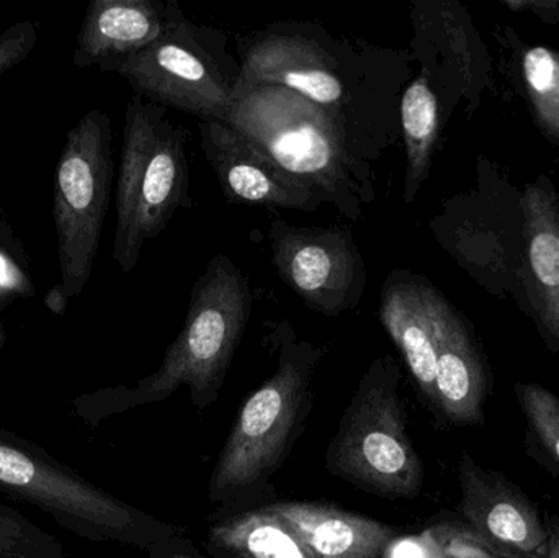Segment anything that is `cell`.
Segmentation results:
<instances>
[{"mask_svg": "<svg viewBox=\"0 0 559 558\" xmlns=\"http://www.w3.org/2000/svg\"><path fill=\"white\" fill-rule=\"evenodd\" d=\"M200 144L231 203L314 213L324 203L318 193L289 176L267 154L219 121H199Z\"/></svg>", "mask_w": 559, "mask_h": 558, "instance_id": "cell-14", "label": "cell"}, {"mask_svg": "<svg viewBox=\"0 0 559 558\" xmlns=\"http://www.w3.org/2000/svg\"><path fill=\"white\" fill-rule=\"evenodd\" d=\"M429 531L447 558H511L486 544L466 524L440 523Z\"/></svg>", "mask_w": 559, "mask_h": 558, "instance_id": "cell-25", "label": "cell"}, {"mask_svg": "<svg viewBox=\"0 0 559 558\" xmlns=\"http://www.w3.org/2000/svg\"><path fill=\"white\" fill-rule=\"evenodd\" d=\"M525 95L540 130L559 143V52L547 46H527L521 55Z\"/></svg>", "mask_w": 559, "mask_h": 558, "instance_id": "cell-22", "label": "cell"}, {"mask_svg": "<svg viewBox=\"0 0 559 558\" xmlns=\"http://www.w3.org/2000/svg\"><path fill=\"white\" fill-rule=\"evenodd\" d=\"M241 84L282 85L311 102L350 153L377 163L401 138L400 105L414 78L409 49L335 36L318 22L286 20L236 35Z\"/></svg>", "mask_w": 559, "mask_h": 558, "instance_id": "cell-1", "label": "cell"}, {"mask_svg": "<svg viewBox=\"0 0 559 558\" xmlns=\"http://www.w3.org/2000/svg\"><path fill=\"white\" fill-rule=\"evenodd\" d=\"M409 16L414 33L407 49L436 88L447 118L460 100L475 111L491 84V64L465 7L455 0H413Z\"/></svg>", "mask_w": 559, "mask_h": 558, "instance_id": "cell-12", "label": "cell"}, {"mask_svg": "<svg viewBox=\"0 0 559 558\" xmlns=\"http://www.w3.org/2000/svg\"><path fill=\"white\" fill-rule=\"evenodd\" d=\"M515 399L524 415L535 458L559 477V396L540 383L519 382Z\"/></svg>", "mask_w": 559, "mask_h": 558, "instance_id": "cell-23", "label": "cell"}, {"mask_svg": "<svg viewBox=\"0 0 559 558\" xmlns=\"http://www.w3.org/2000/svg\"><path fill=\"white\" fill-rule=\"evenodd\" d=\"M182 12L179 3L164 0H94L85 10L72 62L105 71L157 41Z\"/></svg>", "mask_w": 559, "mask_h": 558, "instance_id": "cell-17", "label": "cell"}, {"mask_svg": "<svg viewBox=\"0 0 559 558\" xmlns=\"http://www.w3.org/2000/svg\"><path fill=\"white\" fill-rule=\"evenodd\" d=\"M0 558H72L64 544L23 517L0 504Z\"/></svg>", "mask_w": 559, "mask_h": 558, "instance_id": "cell-24", "label": "cell"}, {"mask_svg": "<svg viewBox=\"0 0 559 558\" xmlns=\"http://www.w3.org/2000/svg\"><path fill=\"white\" fill-rule=\"evenodd\" d=\"M298 534L314 558H383L396 530L337 507L311 501L264 504Z\"/></svg>", "mask_w": 559, "mask_h": 558, "instance_id": "cell-19", "label": "cell"}, {"mask_svg": "<svg viewBox=\"0 0 559 558\" xmlns=\"http://www.w3.org/2000/svg\"><path fill=\"white\" fill-rule=\"evenodd\" d=\"M524 213L522 285L525 311L559 353V199L554 182L540 177L521 193Z\"/></svg>", "mask_w": 559, "mask_h": 558, "instance_id": "cell-16", "label": "cell"}, {"mask_svg": "<svg viewBox=\"0 0 559 558\" xmlns=\"http://www.w3.org/2000/svg\"><path fill=\"white\" fill-rule=\"evenodd\" d=\"M69 298L71 297H69L68 292H66V288L62 287L61 284L55 285V287L46 294L45 307L48 308L49 311H52V313L62 317L66 310H68Z\"/></svg>", "mask_w": 559, "mask_h": 558, "instance_id": "cell-31", "label": "cell"}, {"mask_svg": "<svg viewBox=\"0 0 559 558\" xmlns=\"http://www.w3.org/2000/svg\"><path fill=\"white\" fill-rule=\"evenodd\" d=\"M3 340H5V334H3L2 327H0V346H2Z\"/></svg>", "mask_w": 559, "mask_h": 558, "instance_id": "cell-33", "label": "cell"}, {"mask_svg": "<svg viewBox=\"0 0 559 558\" xmlns=\"http://www.w3.org/2000/svg\"><path fill=\"white\" fill-rule=\"evenodd\" d=\"M225 124L350 222L377 200L373 164L357 159L328 117L289 88L239 87Z\"/></svg>", "mask_w": 559, "mask_h": 558, "instance_id": "cell-3", "label": "cell"}, {"mask_svg": "<svg viewBox=\"0 0 559 558\" xmlns=\"http://www.w3.org/2000/svg\"><path fill=\"white\" fill-rule=\"evenodd\" d=\"M114 176L110 117L95 108L66 136L52 186L61 285L71 298L91 281Z\"/></svg>", "mask_w": 559, "mask_h": 558, "instance_id": "cell-9", "label": "cell"}, {"mask_svg": "<svg viewBox=\"0 0 559 558\" xmlns=\"http://www.w3.org/2000/svg\"><path fill=\"white\" fill-rule=\"evenodd\" d=\"M383 558H447L429 530L419 536L396 537Z\"/></svg>", "mask_w": 559, "mask_h": 558, "instance_id": "cell-28", "label": "cell"}, {"mask_svg": "<svg viewBox=\"0 0 559 558\" xmlns=\"http://www.w3.org/2000/svg\"><path fill=\"white\" fill-rule=\"evenodd\" d=\"M442 292L424 275L396 269L380 292V317L420 395L436 409L439 304Z\"/></svg>", "mask_w": 559, "mask_h": 558, "instance_id": "cell-15", "label": "cell"}, {"mask_svg": "<svg viewBox=\"0 0 559 558\" xmlns=\"http://www.w3.org/2000/svg\"><path fill=\"white\" fill-rule=\"evenodd\" d=\"M205 547L216 558H314L289 524L264 507L216 521Z\"/></svg>", "mask_w": 559, "mask_h": 558, "instance_id": "cell-21", "label": "cell"}, {"mask_svg": "<svg viewBox=\"0 0 559 558\" xmlns=\"http://www.w3.org/2000/svg\"><path fill=\"white\" fill-rule=\"evenodd\" d=\"M35 287L23 262L16 261L10 249L0 246V308L15 298L33 297Z\"/></svg>", "mask_w": 559, "mask_h": 558, "instance_id": "cell-27", "label": "cell"}, {"mask_svg": "<svg viewBox=\"0 0 559 558\" xmlns=\"http://www.w3.org/2000/svg\"><path fill=\"white\" fill-rule=\"evenodd\" d=\"M277 369L249 396L210 478L213 504L238 503L261 494L288 458L312 406V380L325 351L275 324Z\"/></svg>", "mask_w": 559, "mask_h": 558, "instance_id": "cell-4", "label": "cell"}, {"mask_svg": "<svg viewBox=\"0 0 559 558\" xmlns=\"http://www.w3.org/2000/svg\"><path fill=\"white\" fill-rule=\"evenodd\" d=\"M504 183L489 180L478 189L453 195L430 219L436 241L479 285L501 295L508 292L525 307L522 285L524 213L506 210Z\"/></svg>", "mask_w": 559, "mask_h": 558, "instance_id": "cell-10", "label": "cell"}, {"mask_svg": "<svg viewBox=\"0 0 559 558\" xmlns=\"http://www.w3.org/2000/svg\"><path fill=\"white\" fill-rule=\"evenodd\" d=\"M445 110L426 72L417 71L401 95V138L406 151L403 200L411 205L429 179L433 154L447 123Z\"/></svg>", "mask_w": 559, "mask_h": 558, "instance_id": "cell-20", "label": "cell"}, {"mask_svg": "<svg viewBox=\"0 0 559 558\" xmlns=\"http://www.w3.org/2000/svg\"><path fill=\"white\" fill-rule=\"evenodd\" d=\"M334 477L386 500H414L424 467L407 432L401 369L391 354L365 370L325 454Z\"/></svg>", "mask_w": 559, "mask_h": 558, "instance_id": "cell-7", "label": "cell"}, {"mask_svg": "<svg viewBox=\"0 0 559 558\" xmlns=\"http://www.w3.org/2000/svg\"><path fill=\"white\" fill-rule=\"evenodd\" d=\"M104 72L121 75L134 95L160 107L186 111L199 121L226 123L242 66L229 51L225 32L200 25L182 12L157 41Z\"/></svg>", "mask_w": 559, "mask_h": 558, "instance_id": "cell-8", "label": "cell"}, {"mask_svg": "<svg viewBox=\"0 0 559 558\" xmlns=\"http://www.w3.org/2000/svg\"><path fill=\"white\" fill-rule=\"evenodd\" d=\"M38 43V26L33 22H19L0 33V74L15 68L28 58Z\"/></svg>", "mask_w": 559, "mask_h": 558, "instance_id": "cell-26", "label": "cell"}, {"mask_svg": "<svg viewBox=\"0 0 559 558\" xmlns=\"http://www.w3.org/2000/svg\"><path fill=\"white\" fill-rule=\"evenodd\" d=\"M269 241L278 277L309 310L334 318L360 305L368 272L350 229L305 228L272 213Z\"/></svg>", "mask_w": 559, "mask_h": 558, "instance_id": "cell-11", "label": "cell"}, {"mask_svg": "<svg viewBox=\"0 0 559 558\" xmlns=\"http://www.w3.org/2000/svg\"><path fill=\"white\" fill-rule=\"evenodd\" d=\"M547 524V553L544 558H559V518L551 517Z\"/></svg>", "mask_w": 559, "mask_h": 558, "instance_id": "cell-32", "label": "cell"}, {"mask_svg": "<svg viewBox=\"0 0 559 558\" xmlns=\"http://www.w3.org/2000/svg\"><path fill=\"white\" fill-rule=\"evenodd\" d=\"M150 558H202L195 549L190 546V543L176 537L170 539L169 543L157 544L153 549L147 550Z\"/></svg>", "mask_w": 559, "mask_h": 558, "instance_id": "cell-30", "label": "cell"}, {"mask_svg": "<svg viewBox=\"0 0 559 558\" xmlns=\"http://www.w3.org/2000/svg\"><path fill=\"white\" fill-rule=\"evenodd\" d=\"M252 307L248 277L231 258L215 256L193 285L186 323L159 369L131 389L117 387L79 396L75 416L85 425L98 426L128 409L164 402L182 387L189 389L200 412L209 408L218 400Z\"/></svg>", "mask_w": 559, "mask_h": 558, "instance_id": "cell-2", "label": "cell"}, {"mask_svg": "<svg viewBox=\"0 0 559 558\" xmlns=\"http://www.w3.org/2000/svg\"><path fill=\"white\" fill-rule=\"evenodd\" d=\"M190 131L169 118V108L133 95L124 110L123 147L117 182V229L111 258L130 274L147 242L180 210H192Z\"/></svg>", "mask_w": 559, "mask_h": 558, "instance_id": "cell-5", "label": "cell"}, {"mask_svg": "<svg viewBox=\"0 0 559 558\" xmlns=\"http://www.w3.org/2000/svg\"><path fill=\"white\" fill-rule=\"evenodd\" d=\"M502 5L515 13H532L542 22L559 25V0H501Z\"/></svg>", "mask_w": 559, "mask_h": 558, "instance_id": "cell-29", "label": "cell"}, {"mask_svg": "<svg viewBox=\"0 0 559 558\" xmlns=\"http://www.w3.org/2000/svg\"><path fill=\"white\" fill-rule=\"evenodd\" d=\"M463 520L486 544L511 558H544L547 524L537 507L499 472L469 454L459 462Z\"/></svg>", "mask_w": 559, "mask_h": 558, "instance_id": "cell-13", "label": "cell"}, {"mask_svg": "<svg viewBox=\"0 0 559 558\" xmlns=\"http://www.w3.org/2000/svg\"><path fill=\"white\" fill-rule=\"evenodd\" d=\"M0 494L38 508L91 543L153 549L180 530L95 487L29 439L0 426Z\"/></svg>", "mask_w": 559, "mask_h": 558, "instance_id": "cell-6", "label": "cell"}, {"mask_svg": "<svg viewBox=\"0 0 559 558\" xmlns=\"http://www.w3.org/2000/svg\"><path fill=\"white\" fill-rule=\"evenodd\" d=\"M488 392V367L475 331L463 313L442 295L439 304L436 412L453 425H479L485 419Z\"/></svg>", "mask_w": 559, "mask_h": 558, "instance_id": "cell-18", "label": "cell"}]
</instances>
